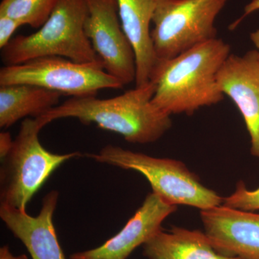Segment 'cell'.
Wrapping results in <instances>:
<instances>
[{"mask_svg":"<svg viewBox=\"0 0 259 259\" xmlns=\"http://www.w3.org/2000/svg\"><path fill=\"white\" fill-rule=\"evenodd\" d=\"M155 92L156 84L151 81L112 98L70 97L38 117L45 125L58 119L73 117L120 134L131 144H151L172 127L171 116L153 104Z\"/></svg>","mask_w":259,"mask_h":259,"instance_id":"obj_1","label":"cell"},{"mask_svg":"<svg viewBox=\"0 0 259 259\" xmlns=\"http://www.w3.org/2000/svg\"><path fill=\"white\" fill-rule=\"evenodd\" d=\"M231 54L229 44L217 37L161 61L151 80L156 84L153 105L169 116L192 115L223 101L217 76Z\"/></svg>","mask_w":259,"mask_h":259,"instance_id":"obj_2","label":"cell"},{"mask_svg":"<svg viewBox=\"0 0 259 259\" xmlns=\"http://www.w3.org/2000/svg\"><path fill=\"white\" fill-rule=\"evenodd\" d=\"M86 0H59L37 31L17 35L1 50L4 66L22 64L42 56H61L87 64L100 60L84 31Z\"/></svg>","mask_w":259,"mask_h":259,"instance_id":"obj_3","label":"cell"},{"mask_svg":"<svg viewBox=\"0 0 259 259\" xmlns=\"http://www.w3.org/2000/svg\"><path fill=\"white\" fill-rule=\"evenodd\" d=\"M87 156L100 163L139 172L148 181L153 192L172 205L183 204L204 210L223 204V197L203 185L183 162L152 157L112 145Z\"/></svg>","mask_w":259,"mask_h":259,"instance_id":"obj_4","label":"cell"},{"mask_svg":"<svg viewBox=\"0 0 259 259\" xmlns=\"http://www.w3.org/2000/svg\"><path fill=\"white\" fill-rule=\"evenodd\" d=\"M40 117L22 122L18 136L0 169L1 204L26 211L27 204L56 168L79 152L56 154L40 144L39 133L45 127Z\"/></svg>","mask_w":259,"mask_h":259,"instance_id":"obj_5","label":"cell"},{"mask_svg":"<svg viewBox=\"0 0 259 259\" xmlns=\"http://www.w3.org/2000/svg\"><path fill=\"white\" fill-rule=\"evenodd\" d=\"M229 0H155L151 38L158 61L217 38L216 18Z\"/></svg>","mask_w":259,"mask_h":259,"instance_id":"obj_6","label":"cell"},{"mask_svg":"<svg viewBox=\"0 0 259 259\" xmlns=\"http://www.w3.org/2000/svg\"><path fill=\"white\" fill-rule=\"evenodd\" d=\"M27 83L66 96H97L105 89L124 88L100 60L81 64L61 56H42L0 69V86Z\"/></svg>","mask_w":259,"mask_h":259,"instance_id":"obj_7","label":"cell"},{"mask_svg":"<svg viewBox=\"0 0 259 259\" xmlns=\"http://www.w3.org/2000/svg\"><path fill=\"white\" fill-rule=\"evenodd\" d=\"M84 31L104 69L123 86L136 80L134 49L122 30L117 0H86Z\"/></svg>","mask_w":259,"mask_h":259,"instance_id":"obj_8","label":"cell"},{"mask_svg":"<svg viewBox=\"0 0 259 259\" xmlns=\"http://www.w3.org/2000/svg\"><path fill=\"white\" fill-rule=\"evenodd\" d=\"M204 232L225 256L259 259V214L221 205L200 210Z\"/></svg>","mask_w":259,"mask_h":259,"instance_id":"obj_9","label":"cell"},{"mask_svg":"<svg viewBox=\"0 0 259 259\" xmlns=\"http://www.w3.org/2000/svg\"><path fill=\"white\" fill-rule=\"evenodd\" d=\"M220 90L236 104L250 136V153L259 158V56L257 50L231 54L217 76Z\"/></svg>","mask_w":259,"mask_h":259,"instance_id":"obj_10","label":"cell"},{"mask_svg":"<svg viewBox=\"0 0 259 259\" xmlns=\"http://www.w3.org/2000/svg\"><path fill=\"white\" fill-rule=\"evenodd\" d=\"M177 210V206L152 192L117 234L97 248L73 253L69 259H127L161 230L163 221Z\"/></svg>","mask_w":259,"mask_h":259,"instance_id":"obj_11","label":"cell"},{"mask_svg":"<svg viewBox=\"0 0 259 259\" xmlns=\"http://www.w3.org/2000/svg\"><path fill=\"white\" fill-rule=\"evenodd\" d=\"M58 198L57 191L47 194L36 217L5 204L0 206L2 221L15 238L23 243L32 259H66L53 223Z\"/></svg>","mask_w":259,"mask_h":259,"instance_id":"obj_12","label":"cell"},{"mask_svg":"<svg viewBox=\"0 0 259 259\" xmlns=\"http://www.w3.org/2000/svg\"><path fill=\"white\" fill-rule=\"evenodd\" d=\"M122 30L134 49L136 58V88L151 82L160 61L155 53L150 25L155 0H117Z\"/></svg>","mask_w":259,"mask_h":259,"instance_id":"obj_13","label":"cell"},{"mask_svg":"<svg viewBox=\"0 0 259 259\" xmlns=\"http://www.w3.org/2000/svg\"><path fill=\"white\" fill-rule=\"evenodd\" d=\"M142 246L148 259H240L218 253L204 232L177 226L162 228Z\"/></svg>","mask_w":259,"mask_h":259,"instance_id":"obj_14","label":"cell"},{"mask_svg":"<svg viewBox=\"0 0 259 259\" xmlns=\"http://www.w3.org/2000/svg\"><path fill=\"white\" fill-rule=\"evenodd\" d=\"M61 94L27 84L0 86V127L8 128L21 119L37 118L59 105Z\"/></svg>","mask_w":259,"mask_h":259,"instance_id":"obj_15","label":"cell"},{"mask_svg":"<svg viewBox=\"0 0 259 259\" xmlns=\"http://www.w3.org/2000/svg\"><path fill=\"white\" fill-rule=\"evenodd\" d=\"M59 0H2L0 15L15 19L22 25L39 29L47 21Z\"/></svg>","mask_w":259,"mask_h":259,"instance_id":"obj_16","label":"cell"},{"mask_svg":"<svg viewBox=\"0 0 259 259\" xmlns=\"http://www.w3.org/2000/svg\"><path fill=\"white\" fill-rule=\"evenodd\" d=\"M223 205L241 210H259V188L250 190L243 181L237 183L236 190L228 197H223Z\"/></svg>","mask_w":259,"mask_h":259,"instance_id":"obj_17","label":"cell"},{"mask_svg":"<svg viewBox=\"0 0 259 259\" xmlns=\"http://www.w3.org/2000/svg\"><path fill=\"white\" fill-rule=\"evenodd\" d=\"M23 26L15 19L0 15V49H4L13 39V34Z\"/></svg>","mask_w":259,"mask_h":259,"instance_id":"obj_18","label":"cell"},{"mask_svg":"<svg viewBox=\"0 0 259 259\" xmlns=\"http://www.w3.org/2000/svg\"><path fill=\"white\" fill-rule=\"evenodd\" d=\"M13 141L12 139L11 135L8 132H2L0 134V157L3 158L9 153L12 146H13Z\"/></svg>","mask_w":259,"mask_h":259,"instance_id":"obj_19","label":"cell"},{"mask_svg":"<svg viewBox=\"0 0 259 259\" xmlns=\"http://www.w3.org/2000/svg\"><path fill=\"white\" fill-rule=\"evenodd\" d=\"M259 10V0H251L248 5H245L243 14L236 20V24L240 25L245 18L254 12Z\"/></svg>","mask_w":259,"mask_h":259,"instance_id":"obj_20","label":"cell"},{"mask_svg":"<svg viewBox=\"0 0 259 259\" xmlns=\"http://www.w3.org/2000/svg\"><path fill=\"white\" fill-rule=\"evenodd\" d=\"M0 259H28V258L25 254L13 255L10 251L9 247L5 245L0 248Z\"/></svg>","mask_w":259,"mask_h":259,"instance_id":"obj_21","label":"cell"},{"mask_svg":"<svg viewBox=\"0 0 259 259\" xmlns=\"http://www.w3.org/2000/svg\"><path fill=\"white\" fill-rule=\"evenodd\" d=\"M250 40L254 44L255 47H256L259 56V28L250 34Z\"/></svg>","mask_w":259,"mask_h":259,"instance_id":"obj_22","label":"cell"}]
</instances>
